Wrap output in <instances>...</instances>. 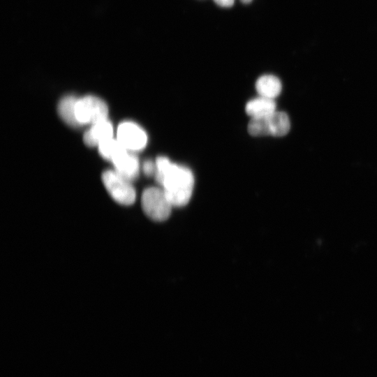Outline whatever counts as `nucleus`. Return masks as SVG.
I'll list each match as a JSON object with an SVG mask.
<instances>
[{"instance_id":"f257e3e1","label":"nucleus","mask_w":377,"mask_h":377,"mask_svg":"<svg viewBox=\"0 0 377 377\" xmlns=\"http://www.w3.org/2000/svg\"><path fill=\"white\" fill-rule=\"evenodd\" d=\"M156 181L162 186L173 207H182L190 200L194 186V177L187 168L172 163L165 156L156 160Z\"/></svg>"},{"instance_id":"f03ea898","label":"nucleus","mask_w":377,"mask_h":377,"mask_svg":"<svg viewBox=\"0 0 377 377\" xmlns=\"http://www.w3.org/2000/svg\"><path fill=\"white\" fill-rule=\"evenodd\" d=\"M290 128L288 114L276 110L267 116L251 118L248 124V131L253 136L281 137L286 135Z\"/></svg>"},{"instance_id":"7ed1b4c3","label":"nucleus","mask_w":377,"mask_h":377,"mask_svg":"<svg viewBox=\"0 0 377 377\" xmlns=\"http://www.w3.org/2000/svg\"><path fill=\"white\" fill-rule=\"evenodd\" d=\"M141 205L145 214L155 221L168 219L173 207L163 189L158 187H149L144 190Z\"/></svg>"},{"instance_id":"20e7f679","label":"nucleus","mask_w":377,"mask_h":377,"mask_svg":"<svg viewBox=\"0 0 377 377\" xmlns=\"http://www.w3.org/2000/svg\"><path fill=\"white\" fill-rule=\"evenodd\" d=\"M102 181L110 195L117 202L123 205H131L135 201V190L130 180L115 170L105 171L102 174Z\"/></svg>"},{"instance_id":"39448f33","label":"nucleus","mask_w":377,"mask_h":377,"mask_svg":"<svg viewBox=\"0 0 377 377\" xmlns=\"http://www.w3.org/2000/svg\"><path fill=\"white\" fill-rule=\"evenodd\" d=\"M108 114L106 103L98 97L87 96L77 100L75 116L80 125L92 124L105 119Z\"/></svg>"},{"instance_id":"423d86ee","label":"nucleus","mask_w":377,"mask_h":377,"mask_svg":"<svg viewBox=\"0 0 377 377\" xmlns=\"http://www.w3.org/2000/svg\"><path fill=\"white\" fill-rule=\"evenodd\" d=\"M117 140L127 150L139 151L146 146L147 136L138 124L124 121L118 126Z\"/></svg>"},{"instance_id":"0eeeda50","label":"nucleus","mask_w":377,"mask_h":377,"mask_svg":"<svg viewBox=\"0 0 377 377\" xmlns=\"http://www.w3.org/2000/svg\"><path fill=\"white\" fill-rule=\"evenodd\" d=\"M112 125L105 119L92 124L84 133L83 141L88 147L98 146L103 141L112 138Z\"/></svg>"},{"instance_id":"6e6552de","label":"nucleus","mask_w":377,"mask_h":377,"mask_svg":"<svg viewBox=\"0 0 377 377\" xmlns=\"http://www.w3.org/2000/svg\"><path fill=\"white\" fill-rule=\"evenodd\" d=\"M115 170L128 180L135 179L139 172V161L133 154L123 151L112 161Z\"/></svg>"},{"instance_id":"1a4fd4ad","label":"nucleus","mask_w":377,"mask_h":377,"mask_svg":"<svg viewBox=\"0 0 377 377\" xmlns=\"http://www.w3.org/2000/svg\"><path fill=\"white\" fill-rule=\"evenodd\" d=\"M245 110L251 118L265 117L276 111V103L274 99L260 96L250 100L246 103Z\"/></svg>"},{"instance_id":"9d476101","label":"nucleus","mask_w":377,"mask_h":377,"mask_svg":"<svg viewBox=\"0 0 377 377\" xmlns=\"http://www.w3.org/2000/svg\"><path fill=\"white\" fill-rule=\"evenodd\" d=\"M282 89L280 80L272 75H265L260 77L256 83V89L260 96L274 99Z\"/></svg>"},{"instance_id":"9b49d317","label":"nucleus","mask_w":377,"mask_h":377,"mask_svg":"<svg viewBox=\"0 0 377 377\" xmlns=\"http://www.w3.org/2000/svg\"><path fill=\"white\" fill-rule=\"evenodd\" d=\"M77 98L66 96L58 104V113L62 120L71 126H80L75 116V104Z\"/></svg>"},{"instance_id":"f8f14e48","label":"nucleus","mask_w":377,"mask_h":377,"mask_svg":"<svg viewBox=\"0 0 377 377\" xmlns=\"http://www.w3.org/2000/svg\"><path fill=\"white\" fill-rule=\"evenodd\" d=\"M98 147L101 156L111 161L119 154L127 150L118 140L112 138L103 141Z\"/></svg>"},{"instance_id":"ddd939ff","label":"nucleus","mask_w":377,"mask_h":377,"mask_svg":"<svg viewBox=\"0 0 377 377\" xmlns=\"http://www.w3.org/2000/svg\"><path fill=\"white\" fill-rule=\"evenodd\" d=\"M142 170L144 173L147 176L155 175L156 172V162L154 163L151 160H147L143 163Z\"/></svg>"},{"instance_id":"4468645a","label":"nucleus","mask_w":377,"mask_h":377,"mask_svg":"<svg viewBox=\"0 0 377 377\" xmlns=\"http://www.w3.org/2000/svg\"><path fill=\"white\" fill-rule=\"evenodd\" d=\"M216 3L222 7H230L233 5L235 0H214Z\"/></svg>"},{"instance_id":"2eb2a0df","label":"nucleus","mask_w":377,"mask_h":377,"mask_svg":"<svg viewBox=\"0 0 377 377\" xmlns=\"http://www.w3.org/2000/svg\"><path fill=\"white\" fill-rule=\"evenodd\" d=\"M252 0H241V1L244 3H249Z\"/></svg>"}]
</instances>
